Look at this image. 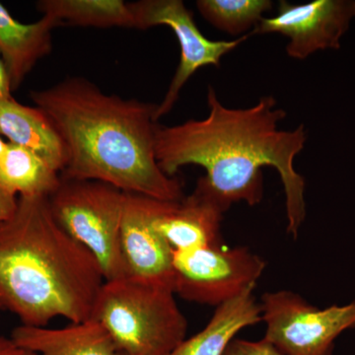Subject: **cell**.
Returning a JSON list of instances; mask_svg holds the SVG:
<instances>
[{"mask_svg":"<svg viewBox=\"0 0 355 355\" xmlns=\"http://www.w3.org/2000/svg\"><path fill=\"white\" fill-rule=\"evenodd\" d=\"M17 202L18 197L0 188V223L12 216Z\"/></svg>","mask_w":355,"mask_h":355,"instance_id":"cell-20","label":"cell"},{"mask_svg":"<svg viewBox=\"0 0 355 355\" xmlns=\"http://www.w3.org/2000/svg\"><path fill=\"white\" fill-rule=\"evenodd\" d=\"M60 179L48 198L55 220L94 256L105 282L128 277L120 244L125 191L94 180Z\"/></svg>","mask_w":355,"mask_h":355,"instance_id":"cell-5","label":"cell"},{"mask_svg":"<svg viewBox=\"0 0 355 355\" xmlns=\"http://www.w3.org/2000/svg\"><path fill=\"white\" fill-rule=\"evenodd\" d=\"M164 202L125 193L120 244L128 277L173 287L174 251L156 225Z\"/></svg>","mask_w":355,"mask_h":355,"instance_id":"cell-10","label":"cell"},{"mask_svg":"<svg viewBox=\"0 0 355 355\" xmlns=\"http://www.w3.org/2000/svg\"><path fill=\"white\" fill-rule=\"evenodd\" d=\"M91 318L128 355H169L188 329L171 286L130 277L104 282Z\"/></svg>","mask_w":355,"mask_h":355,"instance_id":"cell-4","label":"cell"},{"mask_svg":"<svg viewBox=\"0 0 355 355\" xmlns=\"http://www.w3.org/2000/svg\"><path fill=\"white\" fill-rule=\"evenodd\" d=\"M30 98L62 135L67 148L60 177L94 180L125 193L179 202L183 184L159 167L157 105L103 92L83 77H67Z\"/></svg>","mask_w":355,"mask_h":355,"instance_id":"cell-2","label":"cell"},{"mask_svg":"<svg viewBox=\"0 0 355 355\" xmlns=\"http://www.w3.org/2000/svg\"><path fill=\"white\" fill-rule=\"evenodd\" d=\"M266 263L244 247L220 244L174 251L173 289L191 302L218 307L256 286Z\"/></svg>","mask_w":355,"mask_h":355,"instance_id":"cell-6","label":"cell"},{"mask_svg":"<svg viewBox=\"0 0 355 355\" xmlns=\"http://www.w3.org/2000/svg\"><path fill=\"white\" fill-rule=\"evenodd\" d=\"M7 144H8V142L4 141V139H2V135H0V158H1L4 153H6Z\"/></svg>","mask_w":355,"mask_h":355,"instance_id":"cell-24","label":"cell"},{"mask_svg":"<svg viewBox=\"0 0 355 355\" xmlns=\"http://www.w3.org/2000/svg\"><path fill=\"white\" fill-rule=\"evenodd\" d=\"M105 279L92 254L58 225L48 197H18L0 223V307L22 324L91 319Z\"/></svg>","mask_w":355,"mask_h":355,"instance_id":"cell-3","label":"cell"},{"mask_svg":"<svg viewBox=\"0 0 355 355\" xmlns=\"http://www.w3.org/2000/svg\"><path fill=\"white\" fill-rule=\"evenodd\" d=\"M58 26V21L48 15L31 24H23L0 3V60L12 92L22 85L39 60L51 53V32Z\"/></svg>","mask_w":355,"mask_h":355,"instance_id":"cell-14","label":"cell"},{"mask_svg":"<svg viewBox=\"0 0 355 355\" xmlns=\"http://www.w3.org/2000/svg\"><path fill=\"white\" fill-rule=\"evenodd\" d=\"M200 15L219 31L231 36L251 34L272 9L270 0H198ZM251 31V32H252Z\"/></svg>","mask_w":355,"mask_h":355,"instance_id":"cell-18","label":"cell"},{"mask_svg":"<svg viewBox=\"0 0 355 355\" xmlns=\"http://www.w3.org/2000/svg\"><path fill=\"white\" fill-rule=\"evenodd\" d=\"M256 286L248 287L232 300L216 307L214 316L197 335L184 340L169 355H222L229 343L247 327L261 321Z\"/></svg>","mask_w":355,"mask_h":355,"instance_id":"cell-15","label":"cell"},{"mask_svg":"<svg viewBox=\"0 0 355 355\" xmlns=\"http://www.w3.org/2000/svg\"><path fill=\"white\" fill-rule=\"evenodd\" d=\"M60 174L24 147L7 144L0 158V188L16 197H50Z\"/></svg>","mask_w":355,"mask_h":355,"instance_id":"cell-16","label":"cell"},{"mask_svg":"<svg viewBox=\"0 0 355 355\" xmlns=\"http://www.w3.org/2000/svg\"><path fill=\"white\" fill-rule=\"evenodd\" d=\"M10 340L40 355H128L92 318L58 329L21 324L14 329Z\"/></svg>","mask_w":355,"mask_h":355,"instance_id":"cell-12","label":"cell"},{"mask_svg":"<svg viewBox=\"0 0 355 355\" xmlns=\"http://www.w3.org/2000/svg\"><path fill=\"white\" fill-rule=\"evenodd\" d=\"M0 355H40L37 352H32V350L23 349V347H17L13 343L12 345L8 349H4L3 352H0Z\"/></svg>","mask_w":355,"mask_h":355,"instance_id":"cell-22","label":"cell"},{"mask_svg":"<svg viewBox=\"0 0 355 355\" xmlns=\"http://www.w3.org/2000/svg\"><path fill=\"white\" fill-rule=\"evenodd\" d=\"M0 135L9 144L24 147L62 173L67 148L51 119L37 107L20 104L13 97L0 99Z\"/></svg>","mask_w":355,"mask_h":355,"instance_id":"cell-13","label":"cell"},{"mask_svg":"<svg viewBox=\"0 0 355 355\" xmlns=\"http://www.w3.org/2000/svg\"><path fill=\"white\" fill-rule=\"evenodd\" d=\"M135 29L146 30L155 26L171 28L179 42L181 58L167 93L156 108V121L174 108L182 89L202 67H219L222 58L237 49L251 35L230 41H212L200 32L193 14L182 0H140L130 2Z\"/></svg>","mask_w":355,"mask_h":355,"instance_id":"cell-8","label":"cell"},{"mask_svg":"<svg viewBox=\"0 0 355 355\" xmlns=\"http://www.w3.org/2000/svg\"><path fill=\"white\" fill-rule=\"evenodd\" d=\"M37 8L60 25L135 29L130 3L123 0H41Z\"/></svg>","mask_w":355,"mask_h":355,"instance_id":"cell-17","label":"cell"},{"mask_svg":"<svg viewBox=\"0 0 355 355\" xmlns=\"http://www.w3.org/2000/svg\"><path fill=\"white\" fill-rule=\"evenodd\" d=\"M222 355H284L272 343L263 338L259 342L234 338Z\"/></svg>","mask_w":355,"mask_h":355,"instance_id":"cell-19","label":"cell"},{"mask_svg":"<svg viewBox=\"0 0 355 355\" xmlns=\"http://www.w3.org/2000/svg\"><path fill=\"white\" fill-rule=\"evenodd\" d=\"M226 210L198 179L195 190L179 202H164L156 225L173 251L220 244Z\"/></svg>","mask_w":355,"mask_h":355,"instance_id":"cell-11","label":"cell"},{"mask_svg":"<svg viewBox=\"0 0 355 355\" xmlns=\"http://www.w3.org/2000/svg\"><path fill=\"white\" fill-rule=\"evenodd\" d=\"M354 17V0H315L305 4L282 0L277 13L263 18L250 35H282L288 39V57L304 60L318 51L338 50Z\"/></svg>","mask_w":355,"mask_h":355,"instance_id":"cell-9","label":"cell"},{"mask_svg":"<svg viewBox=\"0 0 355 355\" xmlns=\"http://www.w3.org/2000/svg\"><path fill=\"white\" fill-rule=\"evenodd\" d=\"M12 345V340H7V338L0 336V352H3L4 349H8V347Z\"/></svg>","mask_w":355,"mask_h":355,"instance_id":"cell-23","label":"cell"},{"mask_svg":"<svg viewBox=\"0 0 355 355\" xmlns=\"http://www.w3.org/2000/svg\"><path fill=\"white\" fill-rule=\"evenodd\" d=\"M12 97L10 83L7 76L6 67L0 60V99Z\"/></svg>","mask_w":355,"mask_h":355,"instance_id":"cell-21","label":"cell"},{"mask_svg":"<svg viewBox=\"0 0 355 355\" xmlns=\"http://www.w3.org/2000/svg\"><path fill=\"white\" fill-rule=\"evenodd\" d=\"M265 338L284 355H333L335 340L355 328V301L324 310L288 291L268 292L260 303Z\"/></svg>","mask_w":355,"mask_h":355,"instance_id":"cell-7","label":"cell"},{"mask_svg":"<svg viewBox=\"0 0 355 355\" xmlns=\"http://www.w3.org/2000/svg\"><path fill=\"white\" fill-rule=\"evenodd\" d=\"M207 101L209 114L203 120L158 125L159 167L175 177L184 166H200L207 172L200 179L226 211L236 202L259 205L263 197V168H275L286 193L287 232L296 239L306 216L305 180L294 167L307 140L304 125L293 130L279 128L287 113L273 96H263L249 108H228L209 86Z\"/></svg>","mask_w":355,"mask_h":355,"instance_id":"cell-1","label":"cell"}]
</instances>
